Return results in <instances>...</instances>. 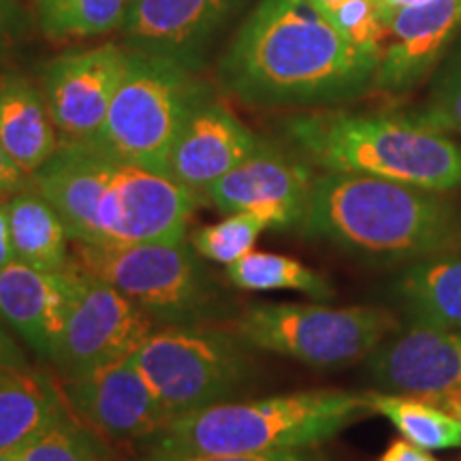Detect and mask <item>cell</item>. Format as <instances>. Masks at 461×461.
Segmentation results:
<instances>
[{"instance_id":"3","label":"cell","mask_w":461,"mask_h":461,"mask_svg":"<svg viewBox=\"0 0 461 461\" xmlns=\"http://www.w3.org/2000/svg\"><path fill=\"white\" fill-rule=\"evenodd\" d=\"M299 157L322 171L361 173L448 193L461 188V148L417 115L314 112L285 122Z\"/></svg>"},{"instance_id":"39","label":"cell","mask_w":461,"mask_h":461,"mask_svg":"<svg viewBox=\"0 0 461 461\" xmlns=\"http://www.w3.org/2000/svg\"><path fill=\"white\" fill-rule=\"evenodd\" d=\"M314 3H319L325 11H330L333 7H338L339 3H344V0H314Z\"/></svg>"},{"instance_id":"12","label":"cell","mask_w":461,"mask_h":461,"mask_svg":"<svg viewBox=\"0 0 461 461\" xmlns=\"http://www.w3.org/2000/svg\"><path fill=\"white\" fill-rule=\"evenodd\" d=\"M250 0H135L120 31L131 51L169 58L197 73Z\"/></svg>"},{"instance_id":"33","label":"cell","mask_w":461,"mask_h":461,"mask_svg":"<svg viewBox=\"0 0 461 461\" xmlns=\"http://www.w3.org/2000/svg\"><path fill=\"white\" fill-rule=\"evenodd\" d=\"M26 188H31V173L22 169L7 149L0 146V201H9Z\"/></svg>"},{"instance_id":"19","label":"cell","mask_w":461,"mask_h":461,"mask_svg":"<svg viewBox=\"0 0 461 461\" xmlns=\"http://www.w3.org/2000/svg\"><path fill=\"white\" fill-rule=\"evenodd\" d=\"M122 230L120 244L182 241L199 197L167 173L120 163Z\"/></svg>"},{"instance_id":"7","label":"cell","mask_w":461,"mask_h":461,"mask_svg":"<svg viewBox=\"0 0 461 461\" xmlns=\"http://www.w3.org/2000/svg\"><path fill=\"white\" fill-rule=\"evenodd\" d=\"M400 319L384 308L321 303H252L238 314L233 331L252 350H265L312 367H344L367 359L400 331Z\"/></svg>"},{"instance_id":"30","label":"cell","mask_w":461,"mask_h":461,"mask_svg":"<svg viewBox=\"0 0 461 461\" xmlns=\"http://www.w3.org/2000/svg\"><path fill=\"white\" fill-rule=\"evenodd\" d=\"M414 115L431 129L461 137V51L445 67L425 107Z\"/></svg>"},{"instance_id":"21","label":"cell","mask_w":461,"mask_h":461,"mask_svg":"<svg viewBox=\"0 0 461 461\" xmlns=\"http://www.w3.org/2000/svg\"><path fill=\"white\" fill-rule=\"evenodd\" d=\"M0 146L31 176L60 148L41 86L20 73L0 77Z\"/></svg>"},{"instance_id":"23","label":"cell","mask_w":461,"mask_h":461,"mask_svg":"<svg viewBox=\"0 0 461 461\" xmlns=\"http://www.w3.org/2000/svg\"><path fill=\"white\" fill-rule=\"evenodd\" d=\"M15 261L41 272H60L73 261V240L56 207L32 186L9 199Z\"/></svg>"},{"instance_id":"34","label":"cell","mask_w":461,"mask_h":461,"mask_svg":"<svg viewBox=\"0 0 461 461\" xmlns=\"http://www.w3.org/2000/svg\"><path fill=\"white\" fill-rule=\"evenodd\" d=\"M0 367H11V370H24L28 366V359L24 350L15 342V338L5 330V322L0 319Z\"/></svg>"},{"instance_id":"17","label":"cell","mask_w":461,"mask_h":461,"mask_svg":"<svg viewBox=\"0 0 461 461\" xmlns=\"http://www.w3.org/2000/svg\"><path fill=\"white\" fill-rule=\"evenodd\" d=\"M75 280V258L60 272H41L20 261L0 269V319L50 363L65 333Z\"/></svg>"},{"instance_id":"29","label":"cell","mask_w":461,"mask_h":461,"mask_svg":"<svg viewBox=\"0 0 461 461\" xmlns=\"http://www.w3.org/2000/svg\"><path fill=\"white\" fill-rule=\"evenodd\" d=\"M327 15L355 48L370 56H383L389 15L380 0H344L338 7L327 11Z\"/></svg>"},{"instance_id":"24","label":"cell","mask_w":461,"mask_h":461,"mask_svg":"<svg viewBox=\"0 0 461 461\" xmlns=\"http://www.w3.org/2000/svg\"><path fill=\"white\" fill-rule=\"evenodd\" d=\"M370 411L383 414L395 429L425 451L461 447V420L442 406H434L419 395L406 393H367Z\"/></svg>"},{"instance_id":"27","label":"cell","mask_w":461,"mask_h":461,"mask_svg":"<svg viewBox=\"0 0 461 461\" xmlns=\"http://www.w3.org/2000/svg\"><path fill=\"white\" fill-rule=\"evenodd\" d=\"M11 457L14 461H105L107 447L99 431L71 412Z\"/></svg>"},{"instance_id":"9","label":"cell","mask_w":461,"mask_h":461,"mask_svg":"<svg viewBox=\"0 0 461 461\" xmlns=\"http://www.w3.org/2000/svg\"><path fill=\"white\" fill-rule=\"evenodd\" d=\"M157 327L140 305L77 263L71 312L51 363L62 380L84 376L129 359Z\"/></svg>"},{"instance_id":"4","label":"cell","mask_w":461,"mask_h":461,"mask_svg":"<svg viewBox=\"0 0 461 461\" xmlns=\"http://www.w3.org/2000/svg\"><path fill=\"white\" fill-rule=\"evenodd\" d=\"M370 412L367 393L314 389L248 402H221L180 414L143 451L267 455L303 451Z\"/></svg>"},{"instance_id":"14","label":"cell","mask_w":461,"mask_h":461,"mask_svg":"<svg viewBox=\"0 0 461 461\" xmlns=\"http://www.w3.org/2000/svg\"><path fill=\"white\" fill-rule=\"evenodd\" d=\"M314 180L308 160L263 140L244 163L207 190L205 201L227 216L252 212L269 229H297Z\"/></svg>"},{"instance_id":"25","label":"cell","mask_w":461,"mask_h":461,"mask_svg":"<svg viewBox=\"0 0 461 461\" xmlns=\"http://www.w3.org/2000/svg\"><path fill=\"white\" fill-rule=\"evenodd\" d=\"M227 280L241 291H299L316 302H330L336 295L327 276L314 272L297 258L276 252H248L227 267Z\"/></svg>"},{"instance_id":"26","label":"cell","mask_w":461,"mask_h":461,"mask_svg":"<svg viewBox=\"0 0 461 461\" xmlns=\"http://www.w3.org/2000/svg\"><path fill=\"white\" fill-rule=\"evenodd\" d=\"M37 17L50 39H88L122 28L131 0H37Z\"/></svg>"},{"instance_id":"6","label":"cell","mask_w":461,"mask_h":461,"mask_svg":"<svg viewBox=\"0 0 461 461\" xmlns=\"http://www.w3.org/2000/svg\"><path fill=\"white\" fill-rule=\"evenodd\" d=\"M210 88L169 58L129 50V62L95 146L124 165L167 173L184 122Z\"/></svg>"},{"instance_id":"28","label":"cell","mask_w":461,"mask_h":461,"mask_svg":"<svg viewBox=\"0 0 461 461\" xmlns=\"http://www.w3.org/2000/svg\"><path fill=\"white\" fill-rule=\"evenodd\" d=\"M265 229H269V224L261 216L252 212H238V214H229L221 222L194 230L190 244L201 258L229 267L252 252L258 235Z\"/></svg>"},{"instance_id":"8","label":"cell","mask_w":461,"mask_h":461,"mask_svg":"<svg viewBox=\"0 0 461 461\" xmlns=\"http://www.w3.org/2000/svg\"><path fill=\"white\" fill-rule=\"evenodd\" d=\"M131 361L173 419L229 402L252 380L250 346L207 325L157 327Z\"/></svg>"},{"instance_id":"40","label":"cell","mask_w":461,"mask_h":461,"mask_svg":"<svg viewBox=\"0 0 461 461\" xmlns=\"http://www.w3.org/2000/svg\"><path fill=\"white\" fill-rule=\"evenodd\" d=\"M0 461H14V457L11 455H0Z\"/></svg>"},{"instance_id":"31","label":"cell","mask_w":461,"mask_h":461,"mask_svg":"<svg viewBox=\"0 0 461 461\" xmlns=\"http://www.w3.org/2000/svg\"><path fill=\"white\" fill-rule=\"evenodd\" d=\"M126 461H322L302 451L267 453V455H210V453H176V451H143Z\"/></svg>"},{"instance_id":"22","label":"cell","mask_w":461,"mask_h":461,"mask_svg":"<svg viewBox=\"0 0 461 461\" xmlns=\"http://www.w3.org/2000/svg\"><path fill=\"white\" fill-rule=\"evenodd\" d=\"M391 295L411 322L461 331V250L408 263Z\"/></svg>"},{"instance_id":"1","label":"cell","mask_w":461,"mask_h":461,"mask_svg":"<svg viewBox=\"0 0 461 461\" xmlns=\"http://www.w3.org/2000/svg\"><path fill=\"white\" fill-rule=\"evenodd\" d=\"M378 65L314 0H261L218 62V79L252 107H322L372 90Z\"/></svg>"},{"instance_id":"5","label":"cell","mask_w":461,"mask_h":461,"mask_svg":"<svg viewBox=\"0 0 461 461\" xmlns=\"http://www.w3.org/2000/svg\"><path fill=\"white\" fill-rule=\"evenodd\" d=\"M73 258L137 303L158 327L212 325L230 316L227 293L193 244H77Z\"/></svg>"},{"instance_id":"20","label":"cell","mask_w":461,"mask_h":461,"mask_svg":"<svg viewBox=\"0 0 461 461\" xmlns=\"http://www.w3.org/2000/svg\"><path fill=\"white\" fill-rule=\"evenodd\" d=\"M71 412L62 384L45 372L0 367V455L22 451Z\"/></svg>"},{"instance_id":"37","label":"cell","mask_w":461,"mask_h":461,"mask_svg":"<svg viewBox=\"0 0 461 461\" xmlns=\"http://www.w3.org/2000/svg\"><path fill=\"white\" fill-rule=\"evenodd\" d=\"M438 406L445 408L447 412H451L455 419L461 420V393H451V395H442V397H436L434 400Z\"/></svg>"},{"instance_id":"15","label":"cell","mask_w":461,"mask_h":461,"mask_svg":"<svg viewBox=\"0 0 461 461\" xmlns=\"http://www.w3.org/2000/svg\"><path fill=\"white\" fill-rule=\"evenodd\" d=\"M374 383L425 400L461 393V331L411 322L367 357Z\"/></svg>"},{"instance_id":"41","label":"cell","mask_w":461,"mask_h":461,"mask_svg":"<svg viewBox=\"0 0 461 461\" xmlns=\"http://www.w3.org/2000/svg\"><path fill=\"white\" fill-rule=\"evenodd\" d=\"M132 3H135V0H131V5H132Z\"/></svg>"},{"instance_id":"16","label":"cell","mask_w":461,"mask_h":461,"mask_svg":"<svg viewBox=\"0 0 461 461\" xmlns=\"http://www.w3.org/2000/svg\"><path fill=\"white\" fill-rule=\"evenodd\" d=\"M261 141L255 131L210 92L184 122L171 149L167 176L205 199L207 190L244 163Z\"/></svg>"},{"instance_id":"35","label":"cell","mask_w":461,"mask_h":461,"mask_svg":"<svg viewBox=\"0 0 461 461\" xmlns=\"http://www.w3.org/2000/svg\"><path fill=\"white\" fill-rule=\"evenodd\" d=\"M380 461H438L434 455H429L425 448L412 445L411 440L402 438V440H393L384 451Z\"/></svg>"},{"instance_id":"11","label":"cell","mask_w":461,"mask_h":461,"mask_svg":"<svg viewBox=\"0 0 461 461\" xmlns=\"http://www.w3.org/2000/svg\"><path fill=\"white\" fill-rule=\"evenodd\" d=\"M126 62V45L103 43L90 50L68 51L43 67L41 90L60 146L95 141L122 82Z\"/></svg>"},{"instance_id":"18","label":"cell","mask_w":461,"mask_h":461,"mask_svg":"<svg viewBox=\"0 0 461 461\" xmlns=\"http://www.w3.org/2000/svg\"><path fill=\"white\" fill-rule=\"evenodd\" d=\"M461 28V0H428L389 15L374 88L408 92L438 65Z\"/></svg>"},{"instance_id":"32","label":"cell","mask_w":461,"mask_h":461,"mask_svg":"<svg viewBox=\"0 0 461 461\" xmlns=\"http://www.w3.org/2000/svg\"><path fill=\"white\" fill-rule=\"evenodd\" d=\"M26 20L15 0H0V58L9 54L24 32Z\"/></svg>"},{"instance_id":"10","label":"cell","mask_w":461,"mask_h":461,"mask_svg":"<svg viewBox=\"0 0 461 461\" xmlns=\"http://www.w3.org/2000/svg\"><path fill=\"white\" fill-rule=\"evenodd\" d=\"M118 160L90 143L60 146L31 176V186L56 207L77 244H115L122 229Z\"/></svg>"},{"instance_id":"2","label":"cell","mask_w":461,"mask_h":461,"mask_svg":"<svg viewBox=\"0 0 461 461\" xmlns=\"http://www.w3.org/2000/svg\"><path fill=\"white\" fill-rule=\"evenodd\" d=\"M297 230L383 263L461 250V212L445 194L361 173L316 176Z\"/></svg>"},{"instance_id":"13","label":"cell","mask_w":461,"mask_h":461,"mask_svg":"<svg viewBox=\"0 0 461 461\" xmlns=\"http://www.w3.org/2000/svg\"><path fill=\"white\" fill-rule=\"evenodd\" d=\"M68 408L103 438L146 445L173 417L129 359L62 380Z\"/></svg>"},{"instance_id":"38","label":"cell","mask_w":461,"mask_h":461,"mask_svg":"<svg viewBox=\"0 0 461 461\" xmlns=\"http://www.w3.org/2000/svg\"><path fill=\"white\" fill-rule=\"evenodd\" d=\"M383 3V9L387 11V15L393 14L397 9L403 7H412V5H420V3H428V0H380Z\"/></svg>"},{"instance_id":"36","label":"cell","mask_w":461,"mask_h":461,"mask_svg":"<svg viewBox=\"0 0 461 461\" xmlns=\"http://www.w3.org/2000/svg\"><path fill=\"white\" fill-rule=\"evenodd\" d=\"M15 261L14 241H11L9 201H0V269Z\"/></svg>"}]
</instances>
